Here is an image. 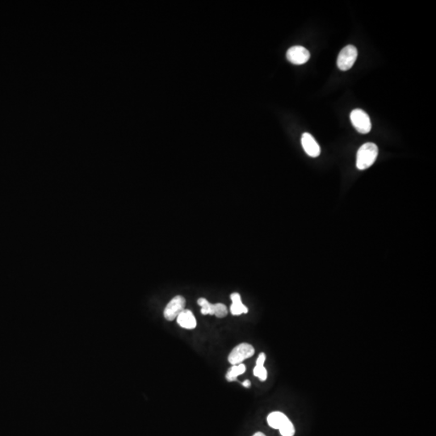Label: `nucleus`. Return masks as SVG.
<instances>
[{
	"label": "nucleus",
	"instance_id": "nucleus-1",
	"mask_svg": "<svg viewBox=\"0 0 436 436\" xmlns=\"http://www.w3.org/2000/svg\"><path fill=\"white\" fill-rule=\"evenodd\" d=\"M378 155V147L371 143H365L358 150L356 166L359 170H365L370 167L376 161Z\"/></svg>",
	"mask_w": 436,
	"mask_h": 436
},
{
	"label": "nucleus",
	"instance_id": "nucleus-2",
	"mask_svg": "<svg viewBox=\"0 0 436 436\" xmlns=\"http://www.w3.org/2000/svg\"><path fill=\"white\" fill-rule=\"evenodd\" d=\"M351 121L355 129L359 133L366 134L371 131V124L369 115L362 109L353 110L350 115Z\"/></svg>",
	"mask_w": 436,
	"mask_h": 436
},
{
	"label": "nucleus",
	"instance_id": "nucleus-3",
	"mask_svg": "<svg viewBox=\"0 0 436 436\" xmlns=\"http://www.w3.org/2000/svg\"><path fill=\"white\" fill-rule=\"evenodd\" d=\"M357 56H358V52H357V48L354 46L349 45V46H345L344 48L340 51L339 57H338V67L343 71L350 70L355 63Z\"/></svg>",
	"mask_w": 436,
	"mask_h": 436
},
{
	"label": "nucleus",
	"instance_id": "nucleus-4",
	"mask_svg": "<svg viewBox=\"0 0 436 436\" xmlns=\"http://www.w3.org/2000/svg\"><path fill=\"white\" fill-rule=\"evenodd\" d=\"M255 354V348L253 346L246 342H243L234 347L233 351L229 353L228 360L232 365L242 364L245 359L251 358Z\"/></svg>",
	"mask_w": 436,
	"mask_h": 436
},
{
	"label": "nucleus",
	"instance_id": "nucleus-5",
	"mask_svg": "<svg viewBox=\"0 0 436 436\" xmlns=\"http://www.w3.org/2000/svg\"><path fill=\"white\" fill-rule=\"evenodd\" d=\"M186 301L182 296H176L171 300L164 309V318L166 320L173 321L182 311L185 309Z\"/></svg>",
	"mask_w": 436,
	"mask_h": 436
},
{
	"label": "nucleus",
	"instance_id": "nucleus-6",
	"mask_svg": "<svg viewBox=\"0 0 436 436\" xmlns=\"http://www.w3.org/2000/svg\"><path fill=\"white\" fill-rule=\"evenodd\" d=\"M289 62L295 65H302L308 62L310 58V53L303 46H292L289 48L286 53Z\"/></svg>",
	"mask_w": 436,
	"mask_h": 436
},
{
	"label": "nucleus",
	"instance_id": "nucleus-7",
	"mask_svg": "<svg viewBox=\"0 0 436 436\" xmlns=\"http://www.w3.org/2000/svg\"><path fill=\"white\" fill-rule=\"evenodd\" d=\"M301 144L306 154L312 158H317L321 154L320 146L310 133H304L301 138Z\"/></svg>",
	"mask_w": 436,
	"mask_h": 436
},
{
	"label": "nucleus",
	"instance_id": "nucleus-8",
	"mask_svg": "<svg viewBox=\"0 0 436 436\" xmlns=\"http://www.w3.org/2000/svg\"><path fill=\"white\" fill-rule=\"evenodd\" d=\"M177 323L181 327L188 330H192L196 326L195 316L190 310L184 309L177 317Z\"/></svg>",
	"mask_w": 436,
	"mask_h": 436
},
{
	"label": "nucleus",
	"instance_id": "nucleus-9",
	"mask_svg": "<svg viewBox=\"0 0 436 436\" xmlns=\"http://www.w3.org/2000/svg\"><path fill=\"white\" fill-rule=\"evenodd\" d=\"M232 303L230 306V312L234 316L241 315L242 313H246L248 312V308L246 306H244L242 302L241 296L238 292H234L230 295Z\"/></svg>",
	"mask_w": 436,
	"mask_h": 436
},
{
	"label": "nucleus",
	"instance_id": "nucleus-10",
	"mask_svg": "<svg viewBox=\"0 0 436 436\" xmlns=\"http://www.w3.org/2000/svg\"><path fill=\"white\" fill-rule=\"evenodd\" d=\"M289 420H290L289 418L285 414L275 411L271 413L270 415H268V423L272 428L279 430Z\"/></svg>",
	"mask_w": 436,
	"mask_h": 436
},
{
	"label": "nucleus",
	"instance_id": "nucleus-11",
	"mask_svg": "<svg viewBox=\"0 0 436 436\" xmlns=\"http://www.w3.org/2000/svg\"><path fill=\"white\" fill-rule=\"evenodd\" d=\"M246 366L245 364H239L237 365H233L230 369L228 370L226 373V379L228 381H235L238 378V376H240L242 374H243L246 371Z\"/></svg>",
	"mask_w": 436,
	"mask_h": 436
},
{
	"label": "nucleus",
	"instance_id": "nucleus-12",
	"mask_svg": "<svg viewBox=\"0 0 436 436\" xmlns=\"http://www.w3.org/2000/svg\"><path fill=\"white\" fill-rule=\"evenodd\" d=\"M228 314V309L224 304L217 303L212 305V315H215L217 318H222L226 317Z\"/></svg>",
	"mask_w": 436,
	"mask_h": 436
},
{
	"label": "nucleus",
	"instance_id": "nucleus-13",
	"mask_svg": "<svg viewBox=\"0 0 436 436\" xmlns=\"http://www.w3.org/2000/svg\"><path fill=\"white\" fill-rule=\"evenodd\" d=\"M197 304L201 306V313L203 315H212V305L210 301L205 298H200L197 301Z\"/></svg>",
	"mask_w": 436,
	"mask_h": 436
},
{
	"label": "nucleus",
	"instance_id": "nucleus-14",
	"mask_svg": "<svg viewBox=\"0 0 436 436\" xmlns=\"http://www.w3.org/2000/svg\"><path fill=\"white\" fill-rule=\"evenodd\" d=\"M279 431H280V435L282 436H293L295 434V427L290 420L285 422V424L280 427Z\"/></svg>",
	"mask_w": 436,
	"mask_h": 436
},
{
	"label": "nucleus",
	"instance_id": "nucleus-15",
	"mask_svg": "<svg viewBox=\"0 0 436 436\" xmlns=\"http://www.w3.org/2000/svg\"><path fill=\"white\" fill-rule=\"evenodd\" d=\"M254 375L260 379L261 381H266L268 377V371L264 366H256L254 369Z\"/></svg>",
	"mask_w": 436,
	"mask_h": 436
},
{
	"label": "nucleus",
	"instance_id": "nucleus-16",
	"mask_svg": "<svg viewBox=\"0 0 436 436\" xmlns=\"http://www.w3.org/2000/svg\"><path fill=\"white\" fill-rule=\"evenodd\" d=\"M265 360L266 355L264 353H260L257 359V361H256V366H264Z\"/></svg>",
	"mask_w": 436,
	"mask_h": 436
},
{
	"label": "nucleus",
	"instance_id": "nucleus-17",
	"mask_svg": "<svg viewBox=\"0 0 436 436\" xmlns=\"http://www.w3.org/2000/svg\"><path fill=\"white\" fill-rule=\"evenodd\" d=\"M242 386H243L244 387H246V388H249V387H251V381H248V380H246V381H244V382H242Z\"/></svg>",
	"mask_w": 436,
	"mask_h": 436
},
{
	"label": "nucleus",
	"instance_id": "nucleus-18",
	"mask_svg": "<svg viewBox=\"0 0 436 436\" xmlns=\"http://www.w3.org/2000/svg\"><path fill=\"white\" fill-rule=\"evenodd\" d=\"M253 436H266L265 435L262 433V432H256V434L254 435Z\"/></svg>",
	"mask_w": 436,
	"mask_h": 436
}]
</instances>
